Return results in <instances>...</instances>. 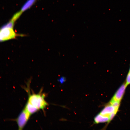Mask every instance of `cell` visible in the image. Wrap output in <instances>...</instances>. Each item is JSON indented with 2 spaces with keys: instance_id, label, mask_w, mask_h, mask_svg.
Returning a JSON list of instances; mask_svg holds the SVG:
<instances>
[{
  "instance_id": "cell-1",
  "label": "cell",
  "mask_w": 130,
  "mask_h": 130,
  "mask_svg": "<svg viewBox=\"0 0 130 130\" xmlns=\"http://www.w3.org/2000/svg\"><path fill=\"white\" fill-rule=\"evenodd\" d=\"M45 95L40 93L29 95L27 102L38 110L44 109L48 104L45 99Z\"/></svg>"
},
{
  "instance_id": "cell-2",
  "label": "cell",
  "mask_w": 130,
  "mask_h": 130,
  "mask_svg": "<svg viewBox=\"0 0 130 130\" xmlns=\"http://www.w3.org/2000/svg\"><path fill=\"white\" fill-rule=\"evenodd\" d=\"M31 115L24 108L16 120L19 130H21L23 129Z\"/></svg>"
},
{
  "instance_id": "cell-3",
  "label": "cell",
  "mask_w": 130,
  "mask_h": 130,
  "mask_svg": "<svg viewBox=\"0 0 130 130\" xmlns=\"http://www.w3.org/2000/svg\"><path fill=\"white\" fill-rule=\"evenodd\" d=\"M13 28H5L0 29V40L3 42L15 38L18 36Z\"/></svg>"
},
{
  "instance_id": "cell-4",
  "label": "cell",
  "mask_w": 130,
  "mask_h": 130,
  "mask_svg": "<svg viewBox=\"0 0 130 130\" xmlns=\"http://www.w3.org/2000/svg\"><path fill=\"white\" fill-rule=\"evenodd\" d=\"M127 86L125 83L122 84L116 91L112 99L120 102L123 96Z\"/></svg>"
},
{
  "instance_id": "cell-5",
  "label": "cell",
  "mask_w": 130,
  "mask_h": 130,
  "mask_svg": "<svg viewBox=\"0 0 130 130\" xmlns=\"http://www.w3.org/2000/svg\"><path fill=\"white\" fill-rule=\"evenodd\" d=\"M117 111L113 106L110 104L104 107L99 113L103 115L109 117L110 114L114 112L117 113Z\"/></svg>"
},
{
  "instance_id": "cell-6",
  "label": "cell",
  "mask_w": 130,
  "mask_h": 130,
  "mask_svg": "<svg viewBox=\"0 0 130 130\" xmlns=\"http://www.w3.org/2000/svg\"><path fill=\"white\" fill-rule=\"evenodd\" d=\"M94 122L96 124L110 122L108 116L103 115L99 113L94 117Z\"/></svg>"
},
{
  "instance_id": "cell-7",
  "label": "cell",
  "mask_w": 130,
  "mask_h": 130,
  "mask_svg": "<svg viewBox=\"0 0 130 130\" xmlns=\"http://www.w3.org/2000/svg\"><path fill=\"white\" fill-rule=\"evenodd\" d=\"M37 0H28L22 6L20 11L22 13L30 8L36 2Z\"/></svg>"
},
{
  "instance_id": "cell-8",
  "label": "cell",
  "mask_w": 130,
  "mask_h": 130,
  "mask_svg": "<svg viewBox=\"0 0 130 130\" xmlns=\"http://www.w3.org/2000/svg\"><path fill=\"white\" fill-rule=\"evenodd\" d=\"M25 108L31 115L36 112L38 110L27 102Z\"/></svg>"
},
{
  "instance_id": "cell-9",
  "label": "cell",
  "mask_w": 130,
  "mask_h": 130,
  "mask_svg": "<svg viewBox=\"0 0 130 130\" xmlns=\"http://www.w3.org/2000/svg\"><path fill=\"white\" fill-rule=\"evenodd\" d=\"M14 22V21L11 20L9 22L2 26L0 29L5 28H13Z\"/></svg>"
},
{
  "instance_id": "cell-10",
  "label": "cell",
  "mask_w": 130,
  "mask_h": 130,
  "mask_svg": "<svg viewBox=\"0 0 130 130\" xmlns=\"http://www.w3.org/2000/svg\"><path fill=\"white\" fill-rule=\"evenodd\" d=\"M120 102L112 99L110 102V104L118 110L119 107Z\"/></svg>"
},
{
  "instance_id": "cell-11",
  "label": "cell",
  "mask_w": 130,
  "mask_h": 130,
  "mask_svg": "<svg viewBox=\"0 0 130 130\" xmlns=\"http://www.w3.org/2000/svg\"><path fill=\"white\" fill-rule=\"evenodd\" d=\"M22 13L20 11L18 12L13 15L11 20L15 22L19 18Z\"/></svg>"
},
{
  "instance_id": "cell-12",
  "label": "cell",
  "mask_w": 130,
  "mask_h": 130,
  "mask_svg": "<svg viewBox=\"0 0 130 130\" xmlns=\"http://www.w3.org/2000/svg\"><path fill=\"white\" fill-rule=\"evenodd\" d=\"M125 83L127 86L130 84V72H128L127 74Z\"/></svg>"
},
{
  "instance_id": "cell-13",
  "label": "cell",
  "mask_w": 130,
  "mask_h": 130,
  "mask_svg": "<svg viewBox=\"0 0 130 130\" xmlns=\"http://www.w3.org/2000/svg\"><path fill=\"white\" fill-rule=\"evenodd\" d=\"M66 80V78L63 76H62L58 79V81L61 83H63L65 82Z\"/></svg>"
},
{
  "instance_id": "cell-14",
  "label": "cell",
  "mask_w": 130,
  "mask_h": 130,
  "mask_svg": "<svg viewBox=\"0 0 130 130\" xmlns=\"http://www.w3.org/2000/svg\"><path fill=\"white\" fill-rule=\"evenodd\" d=\"M116 113L114 112L110 114L109 116L110 122L114 118L116 114Z\"/></svg>"
},
{
  "instance_id": "cell-15",
  "label": "cell",
  "mask_w": 130,
  "mask_h": 130,
  "mask_svg": "<svg viewBox=\"0 0 130 130\" xmlns=\"http://www.w3.org/2000/svg\"><path fill=\"white\" fill-rule=\"evenodd\" d=\"M128 72H130V67L129 71Z\"/></svg>"
}]
</instances>
